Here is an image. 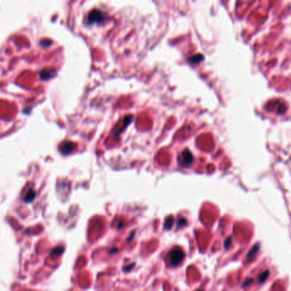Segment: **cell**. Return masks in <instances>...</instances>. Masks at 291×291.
Masks as SVG:
<instances>
[{
	"label": "cell",
	"instance_id": "obj_1",
	"mask_svg": "<svg viewBox=\"0 0 291 291\" xmlns=\"http://www.w3.org/2000/svg\"><path fill=\"white\" fill-rule=\"evenodd\" d=\"M184 252L179 248H175L169 253V259L172 266H178L184 259Z\"/></svg>",
	"mask_w": 291,
	"mask_h": 291
},
{
	"label": "cell",
	"instance_id": "obj_2",
	"mask_svg": "<svg viewBox=\"0 0 291 291\" xmlns=\"http://www.w3.org/2000/svg\"><path fill=\"white\" fill-rule=\"evenodd\" d=\"M105 15L102 12L101 10L99 9H93L88 15V18H87V22L89 24H96V23H99L102 22L103 21H104Z\"/></svg>",
	"mask_w": 291,
	"mask_h": 291
},
{
	"label": "cell",
	"instance_id": "obj_3",
	"mask_svg": "<svg viewBox=\"0 0 291 291\" xmlns=\"http://www.w3.org/2000/svg\"><path fill=\"white\" fill-rule=\"evenodd\" d=\"M193 161V155L188 150H184L178 158V161L180 163V165L183 166V167H188V166L191 165Z\"/></svg>",
	"mask_w": 291,
	"mask_h": 291
},
{
	"label": "cell",
	"instance_id": "obj_4",
	"mask_svg": "<svg viewBox=\"0 0 291 291\" xmlns=\"http://www.w3.org/2000/svg\"><path fill=\"white\" fill-rule=\"evenodd\" d=\"M74 143H71V142H65L60 145L59 150L61 151V153L63 155H67L68 153H70L72 150H74Z\"/></svg>",
	"mask_w": 291,
	"mask_h": 291
},
{
	"label": "cell",
	"instance_id": "obj_5",
	"mask_svg": "<svg viewBox=\"0 0 291 291\" xmlns=\"http://www.w3.org/2000/svg\"><path fill=\"white\" fill-rule=\"evenodd\" d=\"M54 76H56V71L54 69H44L42 72H40V78L43 80H50Z\"/></svg>",
	"mask_w": 291,
	"mask_h": 291
},
{
	"label": "cell",
	"instance_id": "obj_6",
	"mask_svg": "<svg viewBox=\"0 0 291 291\" xmlns=\"http://www.w3.org/2000/svg\"><path fill=\"white\" fill-rule=\"evenodd\" d=\"M259 249H260V244H255V245L250 249V251L248 252V254H247V260L249 261H252L254 258V256H255V255L257 254L258 252H259Z\"/></svg>",
	"mask_w": 291,
	"mask_h": 291
},
{
	"label": "cell",
	"instance_id": "obj_7",
	"mask_svg": "<svg viewBox=\"0 0 291 291\" xmlns=\"http://www.w3.org/2000/svg\"><path fill=\"white\" fill-rule=\"evenodd\" d=\"M34 198H35V192H34L32 189H30V190L28 191L27 195L25 196L24 201L26 202H31Z\"/></svg>",
	"mask_w": 291,
	"mask_h": 291
},
{
	"label": "cell",
	"instance_id": "obj_8",
	"mask_svg": "<svg viewBox=\"0 0 291 291\" xmlns=\"http://www.w3.org/2000/svg\"><path fill=\"white\" fill-rule=\"evenodd\" d=\"M269 274H270V272L268 271V270L265 271V272H263L261 274H260V276H259V283H263L265 282L267 278H268Z\"/></svg>",
	"mask_w": 291,
	"mask_h": 291
},
{
	"label": "cell",
	"instance_id": "obj_9",
	"mask_svg": "<svg viewBox=\"0 0 291 291\" xmlns=\"http://www.w3.org/2000/svg\"><path fill=\"white\" fill-rule=\"evenodd\" d=\"M202 59H203V56L201 54H198V55H196L192 56V57H190L189 59V61L191 63H197V62H200V61H202Z\"/></svg>",
	"mask_w": 291,
	"mask_h": 291
},
{
	"label": "cell",
	"instance_id": "obj_10",
	"mask_svg": "<svg viewBox=\"0 0 291 291\" xmlns=\"http://www.w3.org/2000/svg\"><path fill=\"white\" fill-rule=\"evenodd\" d=\"M172 223H173V218L172 216H169L167 220H166V223H165V228L167 230H169L172 225Z\"/></svg>",
	"mask_w": 291,
	"mask_h": 291
},
{
	"label": "cell",
	"instance_id": "obj_11",
	"mask_svg": "<svg viewBox=\"0 0 291 291\" xmlns=\"http://www.w3.org/2000/svg\"><path fill=\"white\" fill-rule=\"evenodd\" d=\"M231 241H232V237H231V236L228 237V238L225 240V248H228V247H230V244H231Z\"/></svg>",
	"mask_w": 291,
	"mask_h": 291
},
{
	"label": "cell",
	"instance_id": "obj_12",
	"mask_svg": "<svg viewBox=\"0 0 291 291\" xmlns=\"http://www.w3.org/2000/svg\"><path fill=\"white\" fill-rule=\"evenodd\" d=\"M253 282V279L252 278H248L247 280H245V282L243 283V284H242V287L243 288H246V287H248V285L250 284L251 283Z\"/></svg>",
	"mask_w": 291,
	"mask_h": 291
},
{
	"label": "cell",
	"instance_id": "obj_13",
	"mask_svg": "<svg viewBox=\"0 0 291 291\" xmlns=\"http://www.w3.org/2000/svg\"><path fill=\"white\" fill-rule=\"evenodd\" d=\"M179 222H180V223H179V225H178V226H180V225L182 226V225H184L186 224V220H185V219H182V220H180Z\"/></svg>",
	"mask_w": 291,
	"mask_h": 291
}]
</instances>
